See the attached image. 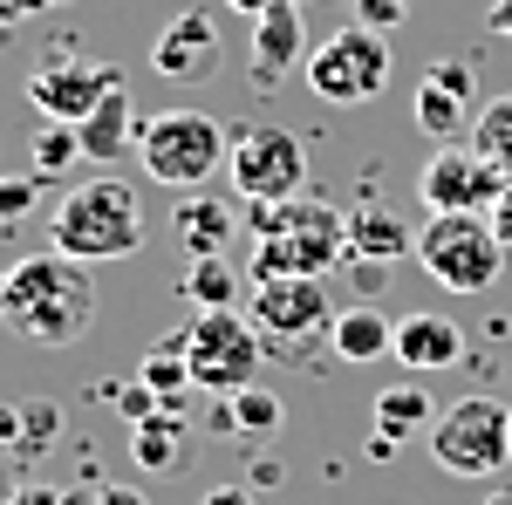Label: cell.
I'll use <instances>...</instances> for the list:
<instances>
[{
  "label": "cell",
  "mask_w": 512,
  "mask_h": 505,
  "mask_svg": "<svg viewBox=\"0 0 512 505\" xmlns=\"http://www.w3.org/2000/svg\"><path fill=\"white\" fill-rule=\"evenodd\" d=\"M308 62V28H301V0H274L260 21H253V82L280 89V76Z\"/></svg>",
  "instance_id": "9a60e30c"
},
{
  "label": "cell",
  "mask_w": 512,
  "mask_h": 505,
  "mask_svg": "<svg viewBox=\"0 0 512 505\" xmlns=\"http://www.w3.org/2000/svg\"><path fill=\"white\" fill-rule=\"evenodd\" d=\"M396 451H403V444H396V437H383V430H369V465H390Z\"/></svg>",
  "instance_id": "d590c367"
},
{
  "label": "cell",
  "mask_w": 512,
  "mask_h": 505,
  "mask_svg": "<svg viewBox=\"0 0 512 505\" xmlns=\"http://www.w3.org/2000/svg\"><path fill=\"white\" fill-rule=\"evenodd\" d=\"M485 28L512 41V0H492V7H485Z\"/></svg>",
  "instance_id": "836d02e7"
},
{
  "label": "cell",
  "mask_w": 512,
  "mask_h": 505,
  "mask_svg": "<svg viewBox=\"0 0 512 505\" xmlns=\"http://www.w3.org/2000/svg\"><path fill=\"white\" fill-rule=\"evenodd\" d=\"M233 198H212V192H178V212H171V233H178V253L185 260H205V253H226L233 246Z\"/></svg>",
  "instance_id": "e0dca14e"
},
{
  "label": "cell",
  "mask_w": 512,
  "mask_h": 505,
  "mask_svg": "<svg viewBox=\"0 0 512 505\" xmlns=\"http://www.w3.org/2000/svg\"><path fill=\"white\" fill-rule=\"evenodd\" d=\"M48 7H55V0H48Z\"/></svg>",
  "instance_id": "ab89813d"
},
{
  "label": "cell",
  "mask_w": 512,
  "mask_h": 505,
  "mask_svg": "<svg viewBox=\"0 0 512 505\" xmlns=\"http://www.w3.org/2000/svg\"><path fill=\"white\" fill-rule=\"evenodd\" d=\"M355 21H362V28H376V35H390V28L410 21V0H355Z\"/></svg>",
  "instance_id": "f1b7e54d"
},
{
  "label": "cell",
  "mask_w": 512,
  "mask_h": 505,
  "mask_svg": "<svg viewBox=\"0 0 512 505\" xmlns=\"http://www.w3.org/2000/svg\"><path fill=\"white\" fill-rule=\"evenodd\" d=\"M226 171H233V192L246 198V205H280V198L308 192V151H301V137L280 130V123H246L233 137Z\"/></svg>",
  "instance_id": "9c48e42d"
},
{
  "label": "cell",
  "mask_w": 512,
  "mask_h": 505,
  "mask_svg": "<svg viewBox=\"0 0 512 505\" xmlns=\"http://www.w3.org/2000/svg\"><path fill=\"white\" fill-rule=\"evenodd\" d=\"M335 294L321 287V273H280V280H253L246 287V321L260 328L267 349H308V342H328L335 328Z\"/></svg>",
  "instance_id": "ba28073f"
},
{
  "label": "cell",
  "mask_w": 512,
  "mask_h": 505,
  "mask_svg": "<svg viewBox=\"0 0 512 505\" xmlns=\"http://www.w3.org/2000/svg\"><path fill=\"white\" fill-rule=\"evenodd\" d=\"M41 185H48V178H35V171H0V226L28 219L41 205Z\"/></svg>",
  "instance_id": "4316f807"
},
{
  "label": "cell",
  "mask_w": 512,
  "mask_h": 505,
  "mask_svg": "<svg viewBox=\"0 0 512 505\" xmlns=\"http://www.w3.org/2000/svg\"><path fill=\"white\" fill-rule=\"evenodd\" d=\"M431 458L451 471V478H499L506 458H512V410L499 396H485V389L458 396L451 410H437Z\"/></svg>",
  "instance_id": "8992f818"
},
{
  "label": "cell",
  "mask_w": 512,
  "mask_h": 505,
  "mask_svg": "<svg viewBox=\"0 0 512 505\" xmlns=\"http://www.w3.org/2000/svg\"><path fill=\"white\" fill-rule=\"evenodd\" d=\"M506 185L512 178L478 151L472 137H465V144H437V157L417 171L424 212H478V219H492V205L506 198Z\"/></svg>",
  "instance_id": "30bf717a"
},
{
  "label": "cell",
  "mask_w": 512,
  "mask_h": 505,
  "mask_svg": "<svg viewBox=\"0 0 512 505\" xmlns=\"http://www.w3.org/2000/svg\"><path fill=\"white\" fill-rule=\"evenodd\" d=\"M403 253H417V233L383 212V205H355L349 212V260H376V267H390Z\"/></svg>",
  "instance_id": "d6986e66"
},
{
  "label": "cell",
  "mask_w": 512,
  "mask_h": 505,
  "mask_svg": "<svg viewBox=\"0 0 512 505\" xmlns=\"http://www.w3.org/2000/svg\"><path fill=\"white\" fill-rule=\"evenodd\" d=\"M55 430H62V410H55V403H21V444H28V451L55 444Z\"/></svg>",
  "instance_id": "83f0119b"
},
{
  "label": "cell",
  "mask_w": 512,
  "mask_h": 505,
  "mask_svg": "<svg viewBox=\"0 0 512 505\" xmlns=\"http://www.w3.org/2000/svg\"><path fill=\"white\" fill-rule=\"evenodd\" d=\"M198 505H260V499H253V485H212Z\"/></svg>",
  "instance_id": "f546056e"
},
{
  "label": "cell",
  "mask_w": 512,
  "mask_h": 505,
  "mask_svg": "<svg viewBox=\"0 0 512 505\" xmlns=\"http://www.w3.org/2000/svg\"><path fill=\"white\" fill-rule=\"evenodd\" d=\"M390 69H396L390 35H376V28H362V21H349V28H335L328 41H315L308 62H301L308 89H315L321 103H335V110L376 103V96L390 89Z\"/></svg>",
  "instance_id": "277c9868"
},
{
  "label": "cell",
  "mask_w": 512,
  "mask_h": 505,
  "mask_svg": "<svg viewBox=\"0 0 512 505\" xmlns=\"http://www.w3.org/2000/svg\"><path fill=\"white\" fill-rule=\"evenodd\" d=\"M21 444V403H0V451Z\"/></svg>",
  "instance_id": "1f68e13d"
},
{
  "label": "cell",
  "mask_w": 512,
  "mask_h": 505,
  "mask_svg": "<svg viewBox=\"0 0 512 505\" xmlns=\"http://www.w3.org/2000/svg\"><path fill=\"white\" fill-rule=\"evenodd\" d=\"M0 321L35 349H76L96 321V273L69 253H28L0 267Z\"/></svg>",
  "instance_id": "6da1fadb"
},
{
  "label": "cell",
  "mask_w": 512,
  "mask_h": 505,
  "mask_svg": "<svg viewBox=\"0 0 512 505\" xmlns=\"http://www.w3.org/2000/svg\"><path fill=\"white\" fill-rule=\"evenodd\" d=\"M410 110H417V130H424L431 144H465V137H472V117H478V62L472 55L431 62V69L417 76Z\"/></svg>",
  "instance_id": "4fadbf2b"
},
{
  "label": "cell",
  "mask_w": 512,
  "mask_h": 505,
  "mask_svg": "<svg viewBox=\"0 0 512 505\" xmlns=\"http://www.w3.org/2000/svg\"><path fill=\"white\" fill-rule=\"evenodd\" d=\"M485 505H512V492H492V499H485Z\"/></svg>",
  "instance_id": "f35d334b"
},
{
  "label": "cell",
  "mask_w": 512,
  "mask_h": 505,
  "mask_svg": "<svg viewBox=\"0 0 512 505\" xmlns=\"http://www.w3.org/2000/svg\"><path fill=\"white\" fill-rule=\"evenodd\" d=\"M137 376L158 389V403H178V396L192 389V369H185V328H178V335H164L158 349L137 362Z\"/></svg>",
  "instance_id": "d4e9b609"
},
{
  "label": "cell",
  "mask_w": 512,
  "mask_h": 505,
  "mask_svg": "<svg viewBox=\"0 0 512 505\" xmlns=\"http://www.w3.org/2000/svg\"><path fill=\"white\" fill-rule=\"evenodd\" d=\"M41 7H48V0H0V28H7V21H28Z\"/></svg>",
  "instance_id": "e575fe53"
},
{
  "label": "cell",
  "mask_w": 512,
  "mask_h": 505,
  "mask_svg": "<svg viewBox=\"0 0 512 505\" xmlns=\"http://www.w3.org/2000/svg\"><path fill=\"white\" fill-rule=\"evenodd\" d=\"M396 362L403 369H417V376H431V369H458L465 362V328L451 321V314H396Z\"/></svg>",
  "instance_id": "2e32d148"
},
{
  "label": "cell",
  "mask_w": 512,
  "mask_h": 505,
  "mask_svg": "<svg viewBox=\"0 0 512 505\" xmlns=\"http://www.w3.org/2000/svg\"><path fill=\"white\" fill-rule=\"evenodd\" d=\"M130 458H137V471H144V478H171V471H185V465L198 458L192 417H185L178 403L151 410L144 424H130Z\"/></svg>",
  "instance_id": "5bb4252c"
},
{
  "label": "cell",
  "mask_w": 512,
  "mask_h": 505,
  "mask_svg": "<svg viewBox=\"0 0 512 505\" xmlns=\"http://www.w3.org/2000/svg\"><path fill=\"white\" fill-rule=\"evenodd\" d=\"M151 69L164 82H178V89L212 82L226 69V28H219V14L212 7H178L158 28V41H151Z\"/></svg>",
  "instance_id": "7c38bea8"
},
{
  "label": "cell",
  "mask_w": 512,
  "mask_h": 505,
  "mask_svg": "<svg viewBox=\"0 0 512 505\" xmlns=\"http://www.w3.org/2000/svg\"><path fill=\"white\" fill-rule=\"evenodd\" d=\"M137 157H144V178H158L171 192H205V185L226 171L233 137L205 117V110H164V117L144 123Z\"/></svg>",
  "instance_id": "3957f363"
},
{
  "label": "cell",
  "mask_w": 512,
  "mask_h": 505,
  "mask_svg": "<svg viewBox=\"0 0 512 505\" xmlns=\"http://www.w3.org/2000/svg\"><path fill=\"white\" fill-rule=\"evenodd\" d=\"M472 144L485 157H492V164H499V171H506L512 178V89L506 96H485V103H478V117H472Z\"/></svg>",
  "instance_id": "484cf974"
},
{
  "label": "cell",
  "mask_w": 512,
  "mask_h": 505,
  "mask_svg": "<svg viewBox=\"0 0 512 505\" xmlns=\"http://www.w3.org/2000/svg\"><path fill=\"white\" fill-rule=\"evenodd\" d=\"M48 246L69 253L82 267H103V260H123L144 246V198L123 178H82L55 198L48 212Z\"/></svg>",
  "instance_id": "7a4b0ae2"
},
{
  "label": "cell",
  "mask_w": 512,
  "mask_h": 505,
  "mask_svg": "<svg viewBox=\"0 0 512 505\" xmlns=\"http://www.w3.org/2000/svg\"><path fill=\"white\" fill-rule=\"evenodd\" d=\"M219 417H226L239 437H253V444H260V437H274V430H280L287 410H280V396L267 383H253V389H239V396H226V403H219Z\"/></svg>",
  "instance_id": "cb8c5ba5"
},
{
  "label": "cell",
  "mask_w": 512,
  "mask_h": 505,
  "mask_svg": "<svg viewBox=\"0 0 512 505\" xmlns=\"http://www.w3.org/2000/svg\"><path fill=\"white\" fill-rule=\"evenodd\" d=\"M267 7H274V0H233V14H246V21H260Z\"/></svg>",
  "instance_id": "74e56055"
},
{
  "label": "cell",
  "mask_w": 512,
  "mask_h": 505,
  "mask_svg": "<svg viewBox=\"0 0 512 505\" xmlns=\"http://www.w3.org/2000/svg\"><path fill=\"white\" fill-rule=\"evenodd\" d=\"M492 233L506 239V253H512V185H506V198L492 205Z\"/></svg>",
  "instance_id": "d6a6232c"
},
{
  "label": "cell",
  "mask_w": 512,
  "mask_h": 505,
  "mask_svg": "<svg viewBox=\"0 0 512 505\" xmlns=\"http://www.w3.org/2000/svg\"><path fill=\"white\" fill-rule=\"evenodd\" d=\"M260 485H280V458H267V451L253 458V492H260Z\"/></svg>",
  "instance_id": "8d00e7d4"
},
{
  "label": "cell",
  "mask_w": 512,
  "mask_h": 505,
  "mask_svg": "<svg viewBox=\"0 0 512 505\" xmlns=\"http://www.w3.org/2000/svg\"><path fill=\"white\" fill-rule=\"evenodd\" d=\"M117 89H123V69H110V62H82V55H69V48H48L35 69H28V103H35L41 117H55V123L96 117Z\"/></svg>",
  "instance_id": "8fae6325"
},
{
  "label": "cell",
  "mask_w": 512,
  "mask_h": 505,
  "mask_svg": "<svg viewBox=\"0 0 512 505\" xmlns=\"http://www.w3.org/2000/svg\"><path fill=\"white\" fill-rule=\"evenodd\" d=\"M82 157H96V164H117L137 137H144V123H137V103H130V89H117L96 117H82Z\"/></svg>",
  "instance_id": "ffe728a7"
},
{
  "label": "cell",
  "mask_w": 512,
  "mask_h": 505,
  "mask_svg": "<svg viewBox=\"0 0 512 505\" xmlns=\"http://www.w3.org/2000/svg\"><path fill=\"white\" fill-rule=\"evenodd\" d=\"M96 505H151V499H144V485H103Z\"/></svg>",
  "instance_id": "4dcf8cb0"
},
{
  "label": "cell",
  "mask_w": 512,
  "mask_h": 505,
  "mask_svg": "<svg viewBox=\"0 0 512 505\" xmlns=\"http://www.w3.org/2000/svg\"><path fill=\"white\" fill-rule=\"evenodd\" d=\"M417 260L444 294H485L506 273V239L478 212H431V226L417 233Z\"/></svg>",
  "instance_id": "5b68a950"
},
{
  "label": "cell",
  "mask_w": 512,
  "mask_h": 505,
  "mask_svg": "<svg viewBox=\"0 0 512 505\" xmlns=\"http://www.w3.org/2000/svg\"><path fill=\"white\" fill-rule=\"evenodd\" d=\"M0 267H7V260H0Z\"/></svg>",
  "instance_id": "60d3db41"
},
{
  "label": "cell",
  "mask_w": 512,
  "mask_h": 505,
  "mask_svg": "<svg viewBox=\"0 0 512 505\" xmlns=\"http://www.w3.org/2000/svg\"><path fill=\"white\" fill-rule=\"evenodd\" d=\"M260 355H267V342H260V328H253L239 308L198 314L192 328H185V369H192V389L219 396V403L260 383Z\"/></svg>",
  "instance_id": "52a82bcc"
},
{
  "label": "cell",
  "mask_w": 512,
  "mask_h": 505,
  "mask_svg": "<svg viewBox=\"0 0 512 505\" xmlns=\"http://www.w3.org/2000/svg\"><path fill=\"white\" fill-rule=\"evenodd\" d=\"M76 164H82V130H76V123L41 117L35 144H28V171H35V178H69Z\"/></svg>",
  "instance_id": "603a6c76"
},
{
  "label": "cell",
  "mask_w": 512,
  "mask_h": 505,
  "mask_svg": "<svg viewBox=\"0 0 512 505\" xmlns=\"http://www.w3.org/2000/svg\"><path fill=\"white\" fill-rule=\"evenodd\" d=\"M246 287H253V280H246V267H233L226 253H205V260H192V267L178 273V294H185L198 314L239 308V294H246Z\"/></svg>",
  "instance_id": "44dd1931"
},
{
  "label": "cell",
  "mask_w": 512,
  "mask_h": 505,
  "mask_svg": "<svg viewBox=\"0 0 512 505\" xmlns=\"http://www.w3.org/2000/svg\"><path fill=\"white\" fill-rule=\"evenodd\" d=\"M437 424V403L424 383H390L376 389V430L383 437H396V444H410V437H431Z\"/></svg>",
  "instance_id": "7402d4cb"
},
{
  "label": "cell",
  "mask_w": 512,
  "mask_h": 505,
  "mask_svg": "<svg viewBox=\"0 0 512 505\" xmlns=\"http://www.w3.org/2000/svg\"><path fill=\"white\" fill-rule=\"evenodd\" d=\"M328 349L342 355V362H383V355H396V321L383 308H342L335 314V328H328Z\"/></svg>",
  "instance_id": "ac0fdd59"
}]
</instances>
